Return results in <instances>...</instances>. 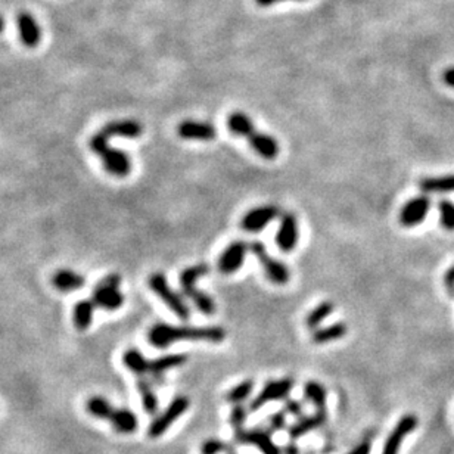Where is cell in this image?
Instances as JSON below:
<instances>
[{"label":"cell","instance_id":"obj_13","mask_svg":"<svg viewBox=\"0 0 454 454\" xmlns=\"http://www.w3.org/2000/svg\"><path fill=\"white\" fill-rule=\"evenodd\" d=\"M16 27L20 40L25 47H38L42 42V28L30 12H20L16 16Z\"/></svg>","mask_w":454,"mask_h":454},{"label":"cell","instance_id":"obj_37","mask_svg":"<svg viewBox=\"0 0 454 454\" xmlns=\"http://www.w3.org/2000/svg\"><path fill=\"white\" fill-rule=\"evenodd\" d=\"M285 409H286V412H288L289 414L297 416V417L302 416V406H301L300 402H295V399H288Z\"/></svg>","mask_w":454,"mask_h":454},{"label":"cell","instance_id":"obj_43","mask_svg":"<svg viewBox=\"0 0 454 454\" xmlns=\"http://www.w3.org/2000/svg\"><path fill=\"white\" fill-rule=\"evenodd\" d=\"M5 28H6V21H5V18L0 15V34L5 31Z\"/></svg>","mask_w":454,"mask_h":454},{"label":"cell","instance_id":"obj_9","mask_svg":"<svg viewBox=\"0 0 454 454\" xmlns=\"http://www.w3.org/2000/svg\"><path fill=\"white\" fill-rule=\"evenodd\" d=\"M294 388V379L285 378L279 380H270V382L261 390V392L252 399L249 409L256 412L266 406L270 402H279L289 395V392Z\"/></svg>","mask_w":454,"mask_h":454},{"label":"cell","instance_id":"obj_26","mask_svg":"<svg viewBox=\"0 0 454 454\" xmlns=\"http://www.w3.org/2000/svg\"><path fill=\"white\" fill-rule=\"evenodd\" d=\"M123 363L127 369L136 375L149 373V360L136 348H130L124 353Z\"/></svg>","mask_w":454,"mask_h":454},{"label":"cell","instance_id":"obj_6","mask_svg":"<svg viewBox=\"0 0 454 454\" xmlns=\"http://www.w3.org/2000/svg\"><path fill=\"white\" fill-rule=\"evenodd\" d=\"M189 404H191V402H189L188 397H185V395L176 397L170 403V406L161 414H158L155 419L151 422V425L148 428L149 437L159 438L161 435H164L170 429V426L178 419V417L186 413V410L189 409Z\"/></svg>","mask_w":454,"mask_h":454},{"label":"cell","instance_id":"obj_4","mask_svg":"<svg viewBox=\"0 0 454 454\" xmlns=\"http://www.w3.org/2000/svg\"><path fill=\"white\" fill-rule=\"evenodd\" d=\"M121 278L117 273L103 278L93 289L92 301L106 312H115L124 304V295L118 290Z\"/></svg>","mask_w":454,"mask_h":454},{"label":"cell","instance_id":"obj_16","mask_svg":"<svg viewBox=\"0 0 454 454\" xmlns=\"http://www.w3.org/2000/svg\"><path fill=\"white\" fill-rule=\"evenodd\" d=\"M236 441L256 446L263 454H280V448L271 441L270 435L263 431H236Z\"/></svg>","mask_w":454,"mask_h":454},{"label":"cell","instance_id":"obj_28","mask_svg":"<svg viewBox=\"0 0 454 454\" xmlns=\"http://www.w3.org/2000/svg\"><path fill=\"white\" fill-rule=\"evenodd\" d=\"M86 410L92 414L96 419H102V421H108L110 422L111 416L114 413V407L113 404L108 402L106 398L103 397H92L87 399L86 403Z\"/></svg>","mask_w":454,"mask_h":454},{"label":"cell","instance_id":"obj_3","mask_svg":"<svg viewBox=\"0 0 454 454\" xmlns=\"http://www.w3.org/2000/svg\"><path fill=\"white\" fill-rule=\"evenodd\" d=\"M149 288L152 289V293L164 302L170 310L181 320H188L191 317V310L186 301L178 295L176 290L169 285L167 278L162 273H152L148 279Z\"/></svg>","mask_w":454,"mask_h":454},{"label":"cell","instance_id":"obj_41","mask_svg":"<svg viewBox=\"0 0 454 454\" xmlns=\"http://www.w3.org/2000/svg\"><path fill=\"white\" fill-rule=\"evenodd\" d=\"M256 2L260 5V6H271V5H275L278 2H282V0H256Z\"/></svg>","mask_w":454,"mask_h":454},{"label":"cell","instance_id":"obj_24","mask_svg":"<svg viewBox=\"0 0 454 454\" xmlns=\"http://www.w3.org/2000/svg\"><path fill=\"white\" fill-rule=\"evenodd\" d=\"M227 129L232 132V135L245 137L248 139L254 132H256V127H254L252 120L244 114V113H232L227 117Z\"/></svg>","mask_w":454,"mask_h":454},{"label":"cell","instance_id":"obj_7","mask_svg":"<svg viewBox=\"0 0 454 454\" xmlns=\"http://www.w3.org/2000/svg\"><path fill=\"white\" fill-rule=\"evenodd\" d=\"M280 215V208L273 204L249 210L241 220V227L248 233H260Z\"/></svg>","mask_w":454,"mask_h":454},{"label":"cell","instance_id":"obj_11","mask_svg":"<svg viewBox=\"0 0 454 454\" xmlns=\"http://www.w3.org/2000/svg\"><path fill=\"white\" fill-rule=\"evenodd\" d=\"M300 239L298 220L293 212H285L280 217V225L276 233V245L283 252H293Z\"/></svg>","mask_w":454,"mask_h":454},{"label":"cell","instance_id":"obj_21","mask_svg":"<svg viewBox=\"0 0 454 454\" xmlns=\"http://www.w3.org/2000/svg\"><path fill=\"white\" fill-rule=\"evenodd\" d=\"M52 283L55 286L61 293H71V290H77L80 288H83L84 285V278L76 271L72 270H58L55 275L52 278Z\"/></svg>","mask_w":454,"mask_h":454},{"label":"cell","instance_id":"obj_25","mask_svg":"<svg viewBox=\"0 0 454 454\" xmlns=\"http://www.w3.org/2000/svg\"><path fill=\"white\" fill-rule=\"evenodd\" d=\"M347 332H348L347 324L342 323V322H338V323L326 326V328L316 329L312 334V341L319 345L328 344V342H334V341L344 338L345 335H347Z\"/></svg>","mask_w":454,"mask_h":454},{"label":"cell","instance_id":"obj_32","mask_svg":"<svg viewBox=\"0 0 454 454\" xmlns=\"http://www.w3.org/2000/svg\"><path fill=\"white\" fill-rule=\"evenodd\" d=\"M254 391V380L251 379H245L242 380L241 384L234 385L230 391H227L226 394V402L232 403V404H242V402L252 394Z\"/></svg>","mask_w":454,"mask_h":454},{"label":"cell","instance_id":"obj_23","mask_svg":"<svg viewBox=\"0 0 454 454\" xmlns=\"http://www.w3.org/2000/svg\"><path fill=\"white\" fill-rule=\"evenodd\" d=\"M419 188L426 195L454 192V174L441 177H425L419 181Z\"/></svg>","mask_w":454,"mask_h":454},{"label":"cell","instance_id":"obj_34","mask_svg":"<svg viewBox=\"0 0 454 454\" xmlns=\"http://www.w3.org/2000/svg\"><path fill=\"white\" fill-rule=\"evenodd\" d=\"M246 421V410L242 404H236L230 413V425L234 431H241Z\"/></svg>","mask_w":454,"mask_h":454},{"label":"cell","instance_id":"obj_20","mask_svg":"<svg viewBox=\"0 0 454 454\" xmlns=\"http://www.w3.org/2000/svg\"><path fill=\"white\" fill-rule=\"evenodd\" d=\"M186 361H188V356L185 354H169V356L158 357L155 360H149V375L155 378L162 376L171 369L183 366Z\"/></svg>","mask_w":454,"mask_h":454},{"label":"cell","instance_id":"obj_31","mask_svg":"<svg viewBox=\"0 0 454 454\" xmlns=\"http://www.w3.org/2000/svg\"><path fill=\"white\" fill-rule=\"evenodd\" d=\"M304 395L307 402L316 406L317 410H324L326 407V388L317 380H308L304 387Z\"/></svg>","mask_w":454,"mask_h":454},{"label":"cell","instance_id":"obj_22","mask_svg":"<svg viewBox=\"0 0 454 454\" xmlns=\"http://www.w3.org/2000/svg\"><path fill=\"white\" fill-rule=\"evenodd\" d=\"M110 424L118 433H125V435L136 432L139 426L137 416L129 409H115L110 419Z\"/></svg>","mask_w":454,"mask_h":454},{"label":"cell","instance_id":"obj_42","mask_svg":"<svg viewBox=\"0 0 454 454\" xmlns=\"http://www.w3.org/2000/svg\"><path fill=\"white\" fill-rule=\"evenodd\" d=\"M286 454H298V448L295 446H288L285 450Z\"/></svg>","mask_w":454,"mask_h":454},{"label":"cell","instance_id":"obj_30","mask_svg":"<svg viewBox=\"0 0 454 454\" xmlns=\"http://www.w3.org/2000/svg\"><path fill=\"white\" fill-rule=\"evenodd\" d=\"M137 388H139V392H140L143 410L147 413H149V414H155L157 410H158L159 403H158V397L155 395L149 380L140 379L137 382Z\"/></svg>","mask_w":454,"mask_h":454},{"label":"cell","instance_id":"obj_29","mask_svg":"<svg viewBox=\"0 0 454 454\" xmlns=\"http://www.w3.org/2000/svg\"><path fill=\"white\" fill-rule=\"evenodd\" d=\"M335 310V305L334 302L331 301H323L320 302L319 305H316L313 310L307 314V319H305V326L308 329H319V326L322 324V322H324L326 319H328L332 312Z\"/></svg>","mask_w":454,"mask_h":454},{"label":"cell","instance_id":"obj_39","mask_svg":"<svg viewBox=\"0 0 454 454\" xmlns=\"http://www.w3.org/2000/svg\"><path fill=\"white\" fill-rule=\"evenodd\" d=\"M372 444L369 441H363L358 446H356L348 454H370Z\"/></svg>","mask_w":454,"mask_h":454},{"label":"cell","instance_id":"obj_5","mask_svg":"<svg viewBox=\"0 0 454 454\" xmlns=\"http://www.w3.org/2000/svg\"><path fill=\"white\" fill-rule=\"evenodd\" d=\"M249 251L256 256V259L259 260L260 266L263 267L266 278L275 285H285L289 282L290 278V271L289 268L280 261L273 259L268 254L266 245L260 241H254L252 244H249Z\"/></svg>","mask_w":454,"mask_h":454},{"label":"cell","instance_id":"obj_18","mask_svg":"<svg viewBox=\"0 0 454 454\" xmlns=\"http://www.w3.org/2000/svg\"><path fill=\"white\" fill-rule=\"evenodd\" d=\"M108 139L110 137H125L136 139L143 133V127L136 120H117L108 123L101 130Z\"/></svg>","mask_w":454,"mask_h":454},{"label":"cell","instance_id":"obj_10","mask_svg":"<svg viewBox=\"0 0 454 454\" xmlns=\"http://www.w3.org/2000/svg\"><path fill=\"white\" fill-rule=\"evenodd\" d=\"M431 198L426 193L412 198L410 201L403 205L402 211H399V223L404 227H414L421 225L426 219V214L431 210Z\"/></svg>","mask_w":454,"mask_h":454},{"label":"cell","instance_id":"obj_15","mask_svg":"<svg viewBox=\"0 0 454 454\" xmlns=\"http://www.w3.org/2000/svg\"><path fill=\"white\" fill-rule=\"evenodd\" d=\"M99 158L102 159V164L106 173H110L117 177H125L132 171V161L124 151L114 149L108 147Z\"/></svg>","mask_w":454,"mask_h":454},{"label":"cell","instance_id":"obj_35","mask_svg":"<svg viewBox=\"0 0 454 454\" xmlns=\"http://www.w3.org/2000/svg\"><path fill=\"white\" fill-rule=\"evenodd\" d=\"M226 450V444L220 438H208L201 447L203 454H220Z\"/></svg>","mask_w":454,"mask_h":454},{"label":"cell","instance_id":"obj_2","mask_svg":"<svg viewBox=\"0 0 454 454\" xmlns=\"http://www.w3.org/2000/svg\"><path fill=\"white\" fill-rule=\"evenodd\" d=\"M208 271H210V267L204 263L186 267L178 276V283H180L181 293H183V295L195 304V307L199 312L205 316H212L215 313V304L212 298L196 288L198 279L208 275Z\"/></svg>","mask_w":454,"mask_h":454},{"label":"cell","instance_id":"obj_1","mask_svg":"<svg viewBox=\"0 0 454 454\" xmlns=\"http://www.w3.org/2000/svg\"><path fill=\"white\" fill-rule=\"evenodd\" d=\"M226 338V331L222 326H173L167 323H155L149 329L148 341L155 348H167L177 341H207L222 342Z\"/></svg>","mask_w":454,"mask_h":454},{"label":"cell","instance_id":"obj_17","mask_svg":"<svg viewBox=\"0 0 454 454\" xmlns=\"http://www.w3.org/2000/svg\"><path fill=\"white\" fill-rule=\"evenodd\" d=\"M248 143L249 147L256 151L261 158L264 159H276L280 148H279V142L267 133L263 132H254L249 137H248Z\"/></svg>","mask_w":454,"mask_h":454},{"label":"cell","instance_id":"obj_19","mask_svg":"<svg viewBox=\"0 0 454 454\" xmlns=\"http://www.w3.org/2000/svg\"><path fill=\"white\" fill-rule=\"evenodd\" d=\"M324 422H326V412L324 410H317L314 414L302 416V417H300V421L297 424H294L293 426L289 428V437L293 440H297V438L302 437V435L320 428L322 425H324Z\"/></svg>","mask_w":454,"mask_h":454},{"label":"cell","instance_id":"obj_40","mask_svg":"<svg viewBox=\"0 0 454 454\" xmlns=\"http://www.w3.org/2000/svg\"><path fill=\"white\" fill-rule=\"evenodd\" d=\"M443 80H444V83H446L448 87H453V89H454V67L444 71Z\"/></svg>","mask_w":454,"mask_h":454},{"label":"cell","instance_id":"obj_27","mask_svg":"<svg viewBox=\"0 0 454 454\" xmlns=\"http://www.w3.org/2000/svg\"><path fill=\"white\" fill-rule=\"evenodd\" d=\"M93 310H95V302L93 301H79L74 305V326L79 331H86L90 328L93 320Z\"/></svg>","mask_w":454,"mask_h":454},{"label":"cell","instance_id":"obj_8","mask_svg":"<svg viewBox=\"0 0 454 454\" xmlns=\"http://www.w3.org/2000/svg\"><path fill=\"white\" fill-rule=\"evenodd\" d=\"M248 251H249V245L244 241H234L229 244L222 252V256L219 257L217 267H219V270L226 276L236 273L239 268H242Z\"/></svg>","mask_w":454,"mask_h":454},{"label":"cell","instance_id":"obj_36","mask_svg":"<svg viewBox=\"0 0 454 454\" xmlns=\"http://www.w3.org/2000/svg\"><path fill=\"white\" fill-rule=\"evenodd\" d=\"M268 425L271 431H280L285 428L286 425V417L283 412H278L275 414H271V417L268 419Z\"/></svg>","mask_w":454,"mask_h":454},{"label":"cell","instance_id":"obj_38","mask_svg":"<svg viewBox=\"0 0 454 454\" xmlns=\"http://www.w3.org/2000/svg\"><path fill=\"white\" fill-rule=\"evenodd\" d=\"M444 285L448 290V294L454 295V264L447 270V273L444 276Z\"/></svg>","mask_w":454,"mask_h":454},{"label":"cell","instance_id":"obj_33","mask_svg":"<svg viewBox=\"0 0 454 454\" xmlns=\"http://www.w3.org/2000/svg\"><path fill=\"white\" fill-rule=\"evenodd\" d=\"M438 211L441 226L448 232H454V204L448 199H441L438 203Z\"/></svg>","mask_w":454,"mask_h":454},{"label":"cell","instance_id":"obj_12","mask_svg":"<svg viewBox=\"0 0 454 454\" xmlns=\"http://www.w3.org/2000/svg\"><path fill=\"white\" fill-rule=\"evenodd\" d=\"M417 425H419V419L414 414H404L387 438L382 454H398L403 440L417 428Z\"/></svg>","mask_w":454,"mask_h":454},{"label":"cell","instance_id":"obj_14","mask_svg":"<svg viewBox=\"0 0 454 454\" xmlns=\"http://www.w3.org/2000/svg\"><path fill=\"white\" fill-rule=\"evenodd\" d=\"M178 137L185 140H214L217 137V130L211 123L185 120L177 125Z\"/></svg>","mask_w":454,"mask_h":454}]
</instances>
